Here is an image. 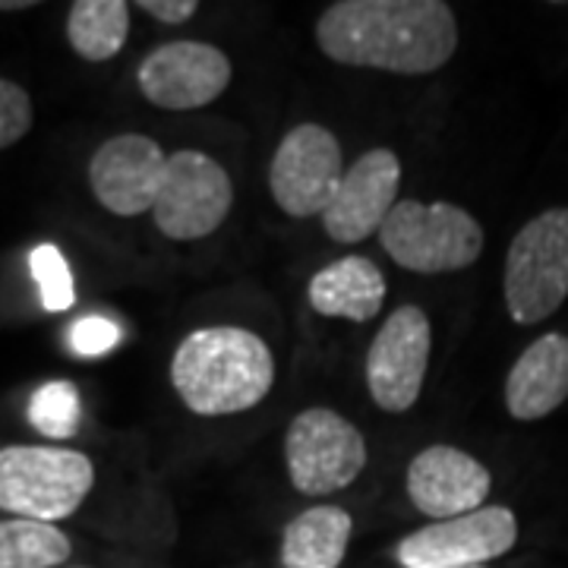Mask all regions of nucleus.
I'll use <instances>...</instances> for the list:
<instances>
[{
	"mask_svg": "<svg viewBox=\"0 0 568 568\" xmlns=\"http://www.w3.org/2000/svg\"><path fill=\"white\" fill-rule=\"evenodd\" d=\"M316 44L345 67L424 77L458 48V22L443 0H338L316 20Z\"/></svg>",
	"mask_w": 568,
	"mask_h": 568,
	"instance_id": "nucleus-1",
	"label": "nucleus"
},
{
	"mask_svg": "<svg viewBox=\"0 0 568 568\" xmlns=\"http://www.w3.org/2000/svg\"><path fill=\"white\" fill-rule=\"evenodd\" d=\"M272 383V351L256 332L237 325L196 328L171 357V386L200 417L250 410L268 395Z\"/></svg>",
	"mask_w": 568,
	"mask_h": 568,
	"instance_id": "nucleus-2",
	"label": "nucleus"
},
{
	"mask_svg": "<svg viewBox=\"0 0 568 568\" xmlns=\"http://www.w3.org/2000/svg\"><path fill=\"white\" fill-rule=\"evenodd\" d=\"M95 484L92 462L63 446L0 448V508L29 521H61L85 503Z\"/></svg>",
	"mask_w": 568,
	"mask_h": 568,
	"instance_id": "nucleus-3",
	"label": "nucleus"
},
{
	"mask_svg": "<svg viewBox=\"0 0 568 568\" xmlns=\"http://www.w3.org/2000/svg\"><path fill=\"white\" fill-rule=\"evenodd\" d=\"M379 244L407 272H462L480 260L484 227L462 205L402 200L379 227Z\"/></svg>",
	"mask_w": 568,
	"mask_h": 568,
	"instance_id": "nucleus-4",
	"label": "nucleus"
},
{
	"mask_svg": "<svg viewBox=\"0 0 568 568\" xmlns=\"http://www.w3.org/2000/svg\"><path fill=\"white\" fill-rule=\"evenodd\" d=\"M508 316L518 325L544 323L568 297V209H547L530 219L508 246Z\"/></svg>",
	"mask_w": 568,
	"mask_h": 568,
	"instance_id": "nucleus-5",
	"label": "nucleus"
},
{
	"mask_svg": "<svg viewBox=\"0 0 568 568\" xmlns=\"http://www.w3.org/2000/svg\"><path fill=\"white\" fill-rule=\"evenodd\" d=\"M291 484L304 496H328L347 489L366 467V439L338 410H301L284 436Z\"/></svg>",
	"mask_w": 568,
	"mask_h": 568,
	"instance_id": "nucleus-6",
	"label": "nucleus"
},
{
	"mask_svg": "<svg viewBox=\"0 0 568 568\" xmlns=\"http://www.w3.org/2000/svg\"><path fill=\"white\" fill-rule=\"evenodd\" d=\"M231 203L234 186L224 164L196 149H181L168 155L152 219L171 241H200L222 227Z\"/></svg>",
	"mask_w": 568,
	"mask_h": 568,
	"instance_id": "nucleus-7",
	"label": "nucleus"
},
{
	"mask_svg": "<svg viewBox=\"0 0 568 568\" xmlns=\"http://www.w3.org/2000/svg\"><path fill=\"white\" fill-rule=\"evenodd\" d=\"M345 178V155L335 133L320 123L294 126L268 164V190L291 219L323 215Z\"/></svg>",
	"mask_w": 568,
	"mask_h": 568,
	"instance_id": "nucleus-8",
	"label": "nucleus"
},
{
	"mask_svg": "<svg viewBox=\"0 0 568 568\" xmlns=\"http://www.w3.org/2000/svg\"><path fill=\"white\" fill-rule=\"evenodd\" d=\"M518 544V518L506 506H484L462 518L433 521L395 549L402 568H474Z\"/></svg>",
	"mask_w": 568,
	"mask_h": 568,
	"instance_id": "nucleus-9",
	"label": "nucleus"
},
{
	"mask_svg": "<svg viewBox=\"0 0 568 568\" xmlns=\"http://www.w3.org/2000/svg\"><path fill=\"white\" fill-rule=\"evenodd\" d=\"M429 316L420 306H398L366 351L369 398L388 414H405L417 405L429 366Z\"/></svg>",
	"mask_w": 568,
	"mask_h": 568,
	"instance_id": "nucleus-10",
	"label": "nucleus"
},
{
	"mask_svg": "<svg viewBox=\"0 0 568 568\" xmlns=\"http://www.w3.org/2000/svg\"><path fill=\"white\" fill-rule=\"evenodd\" d=\"M140 92L164 111H196L222 99L231 61L209 41H168L140 63Z\"/></svg>",
	"mask_w": 568,
	"mask_h": 568,
	"instance_id": "nucleus-11",
	"label": "nucleus"
},
{
	"mask_svg": "<svg viewBox=\"0 0 568 568\" xmlns=\"http://www.w3.org/2000/svg\"><path fill=\"white\" fill-rule=\"evenodd\" d=\"M402 159L392 149H369L345 168L332 203L325 205L323 227L335 244H361L376 234L398 203Z\"/></svg>",
	"mask_w": 568,
	"mask_h": 568,
	"instance_id": "nucleus-12",
	"label": "nucleus"
},
{
	"mask_svg": "<svg viewBox=\"0 0 568 568\" xmlns=\"http://www.w3.org/2000/svg\"><path fill=\"white\" fill-rule=\"evenodd\" d=\"M164 168L168 155L159 142L142 133H123L95 149L89 162V186L108 212L136 219L152 212L159 200Z\"/></svg>",
	"mask_w": 568,
	"mask_h": 568,
	"instance_id": "nucleus-13",
	"label": "nucleus"
},
{
	"mask_svg": "<svg viewBox=\"0 0 568 568\" xmlns=\"http://www.w3.org/2000/svg\"><path fill=\"white\" fill-rule=\"evenodd\" d=\"M493 477L477 458L455 446L424 448L407 467V496L426 518H462L484 508Z\"/></svg>",
	"mask_w": 568,
	"mask_h": 568,
	"instance_id": "nucleus-14",
	"label": "nucleus"
},
{
	"mask_svg": "<svg viewBox=\"0 0 568 568\" xmlns=\"http://www.w3.org/2000/svg\"><path fill=\"white\" fill-rule=\"evenodd\" d=\"M568 398V335L549 332L530 342L506 379V407L515 420H540Z\"/></svg>",
	"mask_w": 568,
	"mask_h": 568,
	"instance_id": "nucleus-15",
	"label": "nucleus"
},
{
	"mask_svg": "<svg viewBox=\"0 0 568 568\" xmlns=\"http://www.w3.org/2000/svg\"><path fill=\"white\" fill-rule=\"evenodd\" d=\"M386 304V275L364 256H347L325 265L310 282V306L328 320L366 323Z\"/></svg>",
	"mask_w": 568,
	"mask_h": 568,
	"instance_id": "nucleus-16",
	"label": "nucleus"
},
{
	"mask_svg": "<svg viewBox=\"0 0 568 568\" xmlns=\"http://www.w3.org/2000/svg\"><path fill=\"white\" fill-rule=\"evenodd\" d=\"M354 518L342 506H313L287 521L282 568H338L345 562Z\"/></svg>",
	"mask_w": 568,
	"mask_h": 568,
	"instance_id": "nucleus-17",
	"label": "nucleus"
},
{
	"mask_svg": "<svg viewBox=\"0 0 568 568\" xmlns=\"http://www.w3.org/2000/svg\"><path fill=\"white\" fill-rule=\"evenodd\" d=\"M130 32V3L123 0H77L67 13V41L82 61L118 58Z\"/></svg>",
	"mask_w": 568,
	"mask_h": 568,
	"instance_id": "nucleus-18",
	"label": "nucleus"
},
{
	"mask_svg": "<svg viewBox=\"0 0 568 568\" xmlns=\"http://www.w3.org/2000/svg\"><path fill=\"white\" fill-rule=\"evenodd\" d=\"M73 552L58 525L7 518L0 521V568H61Z\"/></svg>",
	"mask_w": 568,
	"mask_h": 568,
	"instance_id": "nucleus-19",
	"label": "nucleus"
},
{
	"mask_svg": "<svg viewBox=\"0 0 568 568\" xmlns=\"http://www.w3.org/2000/svg\"><path fill=\"white\" fill-rule=\"evenodd\" d=\"M29 424L48 439H73L80 429V388L67 379L36 388L29 402Z\"/></svg>",
	"mask_w": 568,
	"mask_h": 568,
	"instance_id": "nucleus-20",
	"label": "nucleus"
},
{
	"mask_svg": "<svg viewBox=\"0 0 568 568\" xmlns=\"http://www.w3.org/2000/svg\"><path fill=\"white\" fill-rule=\"evenodd\" d=\"M29 268H32V278L39 284L41 304L48 306L51 313H63L70 310L77 301V291H73V275H70V265L63 260V253L54 244H39L29 253Z\"/></svg>",
	"mask_w": 568,
	"mask_h": 568,
	"instance_id": "nucleus-21",
	"label": "nucleus"
},
{
	"mask_svg": "<svg viewBox=\"0 0 568 568\" xmlns=\"http://www.w3.org/2000/svg\"><path fill=\"white\" fill-rule=\"evenodd\" d=\"M32 99L10 80H0V149H10L32 130Z\"/></svg>",
	"mask_w": 568,
	"mask_h": 568,
	"instance_id": "nucleus-22",
	"label": "nucleus"
},
{
	"mask_svg": "<svg viewBox=\"0 0 568 568\" xmlns=\"http://www.w3.org/2000/svg\"><path fill=\"white\" fill-rule=\"evenodd\" d=\"M121 342V325L108 316H82L70 328V347L80 357H102Z\"/></svg>",
	"mask_w": 568,
	"mask_h": 568,
	"instance_id": "nucleus-23",
	"label": "nucleus"
},
{
	"mask_svg": "<svg viewBox=\"0 0 568 568\" xmlns=\"http://www.w3.org/2000/svg\"><path fill=\"white\" fill-rule=\"evenodd\" d=\"M140 10L149 13V17H155L159 22L181 26V22H186L200 10V3L196 0H140Z\"/></svg>",
	"mask_w": 568,
	"mask_h": 568,
	"instance_id": "nucleus-24",
	"label": "nucleus"
},
{
	"mask_svg": "<svg viewBox=\"0 0 568 568\" xmlns=\"http://www.w3.org/2000/svg\"><path fill=\"white\" fill-rule=\"evenodd\" d=\"M36 7V0H0V13H17V10H29Z\"/></svg>",
	"mask_w": 568,
	"mask_h": 568,
	"instance_id": "nucleus-25",
	"label": "nucleus"
},
{
	"mask_svg": "<svg viewBox=\"0 0 568 568\" xmlns=\"http://www.w3.org/2000/svg\"><path fill=\"white\" fill-rule=\"evenodd\" d=\"M474 568H487V566H474Z\"/></svg>",
	"mask_w": 568,
	"mask_h": 568,
	"instance_id": "nucleus-26",
	"label": "nucleus"
},
{
	"mask_svg": "<svg viewBox=\"0 0 568 568\" xmlns=\"http://www.w3.org/2000/svg\"><path fill=\"white\" fill-rule=\"evenodd\" d=\"M77 568H85V566H77Z\"/></svg>",
	"mask_w": 568,
	"mask_h": 568,
	"instance_id": "nucleus-27",
	"label": "nucleus"
}]
</instances>
